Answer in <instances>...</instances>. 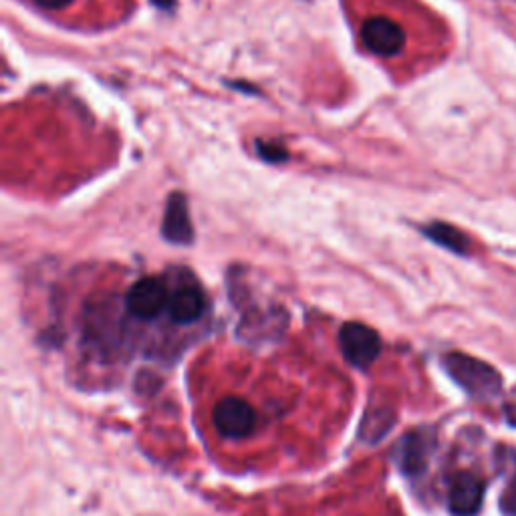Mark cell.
<instances>
[{"mask_svg": "<svg viewBox=\"0 0 516 516\" xmlns=\"http://www.w3.org/2000/svg\"><path fill=\"white\" fill-rule=\"evenodd\" d=\"M339 347L343 357L359 369L371 367L381 353V337L363 323H345L339 331Z\"/></svg>", "mask_w": 516, "mask_h": 516, "instance_id": "cell-2", "label": "cell"}, {"mask_svg": "<svg viewBox=\"0 0 516 516\" xmlns=\"http://www.w3.org/2000/svg\"><path fill=\"white\" fill-rule=\"evenodd\" d=\"M152 3L160 9H172L176 5V0H152Z\"/></svg>", "mask_w": 516, "mask_h": 516, "instance_id": "cell-14", "label": "cell"}, {"mask_svg": "<svg viewBox=\"0 0 516 516\" xmlns=\"http://www.w3.org/2000/svg\"><path fill=\"white\" fill-rule=\"evenodd\" d=\"M206 311V297L198 287H182L168 301L170 319L178 325L198 321Z\"/></svg>", "mask_w": 516, "mask_h": 516, "instance_id": "cell-9", "label": "cell"}, {"mask_svg": "<svg viewBox=\"0 0 516 516\" xmlns=\"http://www.w3.org/2000/svg\"><path fill=\"white\" fill-rule=\"evenodd\" d=\"M434 448V438L426 434L424 430L410 432L398 448V462L404 474L408 476H418L426 470L428 458Z\"/></svg>", "mask_w": 516, "mask_h": 516, "instance_id": "cell-8", "label": "cell"}, {"mask_svg": "<svg viewBox=\"0 0 516 516\" xmlns=\"http://www.w3.org/2000/svg\"><path fill=\"white\" fill-rule=\"evenodd\" d=\"M73 0H35V5H39L41 9H49V11H61L67 9Z\"/></svg>", "mask_w": 516, "mask_h": 516, "instance_id": "cell-13", "label": "cell"}, {"mask_svg": "<svg viewBox=\"0 0 516 516\" xmlns=\"http://www.w3.org/2000/svg\"><path fill=\"white\" fill-rule=\"evenodd\" d=\"M422 232L426 238H430L432 242H436L438 246H442L454 254H460V256L470 254V246H472L470 238L452 224L430 222V224L422 226Z\"/></svg>", "mask_w": 516, "mask_h": 516, "instance_id": "cell-10", "label": "cell"}, {"mask_svg": "<svg viewBox=\"0 0 516 516\" xmlns=\"http://www.w3.org/2000/svg\"><path fill=\"white\" fill-rule=\"evenodd\" d=\"M361 39L377 57H396L406 45L404 29L387 17L367 19L361 29Z\"/></svg>", "mask_w": 516, "mask_h": 516, "instance_id": "cell-5", "label": "cell"}, {"mask_svg": "<svg viewBox=\"0 0 516 516\" xmlns=\"http://www.w3.org/2000/svg\"><path fill=\"white\" fill-rule=\"evenodd\" d=\"M162 234L172 244H190L194 240V228L190 222L188 202L182 192H174L168 198L162 222Z\"/></svg>", "mask_w": 516, "mask_h": 516, "instance_id": "cell-7", "label": "cell"}, {"mask_svg": "<svg viewBox=\"0 0 516 516\" xmlns=\"http://www.w3.org/2000/svg\"><path fill=\"white\" fill-rule=\"evenodd\" d=\"M212 420L220 436L230 440H240L252 434L256 428V414L252 406L240 398H224L216 404L212 412Z\"/></svg>", "mask_w": 516, "mask_h": 516, "instance_id": "cell-3", "label": "cell"}, {"mask_svg": "<svg viewBox=\"0 0 516 516\" xmlns=\"http://www.w3.org/2000/svg\"><path fill=\"white\" fill-rule=\"evenodd\" d=\"M442 365L462 390L476 400H492L502 392V375L482 359L466 353H446Z\"/></svg>", "mask_w": 516, "mask_h": 516, "instance_id": "cell-1", "label": "cell"}, {"mask_svg": "<svg viewBox=\"0 0 516 516\" xmlns=\"http://www.w3.org/2000/svg\"><path fill=\"white\" fill-rule=\"evenodd\" d=\"M500 506H502V512L506 516H516V470H514V474L510 478V484H508L506 492L502 494Z\"/></svg>", "mask_w": 516, "mask_h": 516, "instance_id": "cell-12", "label": "cell"}, {"mask_svg": "<svg viewBox=\"0 0 516 516\" xmlns=\"http://www.w3.org/2000/svg\"><path fill=\"white\" fill-rule=\"evenodd\" d=\"M168 301L170 297H168L166 285L156 277H148V279H140L132 289L127 291L125 307L129 315H134L136 319L152 321L168 307Z\"/></svg>", "mask_w": 516, "mask_h": 516, "instance_id": "cell-4", "label": "cell"}, {"mask_svg": "<svg viewBox=\"0 0 516 516\" xmlns=\"http://www.w3.org/2000/svg\"><path fill=\"white\" fill-rule=\"evenodd\" d=\"M484 502V482L472 472H456L448 486V508L454 516H476Z\"/></svg>", "mask_w": 516, "mask_h": 516, "instance_id": "cell-6", "label": "cell"}, {"mask_svg": "<svg viewBox=\"0 0 516 516\" xmlns=\"http://www.w3.org/2000/svg\"><path fill=\"white\" fill-rule=\"evenodd\" d=\"M256 152H258V156L269 160V162H283V160H287V152L281 146L271 144V142H258L256 144Z\"/></svg>", "mask_w": 516, "mask_h": 516, "instance_id": "cell-11", "label": "cell"}]
</instances>
